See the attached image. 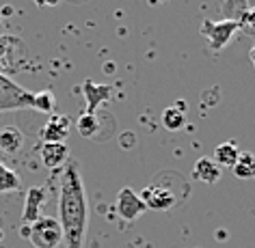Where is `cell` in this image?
Instances as JSON below:
<instances>
[{
  "mask_svg": "<svg viewBox=\"0 0 255 248\" xmlns=\"http://www.w3.org/2000/svg\"><path fill=\"white\" fill-rule=\"evenodd\" d=\"M59 225L67 248H82L89 225L87 192L80 170L76 164H67L61 175L59 188Z\"/></svg>",
  "mask_w": 255,
  "mask_h": 248,
  "instance_id": "1",
  "label": "cell"
},
{
  "mask_svg": "<svg viewBox=\"0 0 255 248\" xmlns=\"http://www.w3.org/2000/svg\"><path fill=\"white\" fill-rule=\"evenodd\" d=\"M22 235L28 238L35 248H56L63 242L61 225L52 216H41L33 225L22 227Z\"/></svg>",
  "mask_w": 255,
  "mask_h": 248,
  "instance_id": "2",
  "label": "cell"
},
{
  "mask_svg": "<svg viewBox=\"0 0 255 248\" xmlns=\"http://www.w3.org/2000/svg\"><path fill=\"white\" fill-rule=\"evenodd\" d=\"M138 196L145 203V207L156 209V212H167V209L175 207L180 203V194L173 188H169L167 183H160L158 179L151 181Z\"/></svg>",
  "mask_w": 255,
  "mask_h": 248,
  "instance_id": "3",
  "label": "cell"
},
{
  "mask_svg": "<svg viewBox=\"0 0 255 248\" xmlns=\"http://www.w3.org/2000/svg\"><path fill=\"white\" fill-rule=\"evenodd\" d=\"M15 108H33V93L0 74V112Z\"/></svg>",
  "mask_w": 255,
  "mask_h": 248,
  "instance_id": "4",
  "label": "cell"
},
{
  "mask_svg": "<svg viewBox=\"0 0 255 248\" xmlns=\"http://www.w3.org/2000/svg\"><path fill=\"white\" fill-rule=\"evenodd\" d=\"M240 30L238 20H221V22H212L206 20L201 26V35L210 41V48L214 52H221L229 41L234 39V35Z\"/></svg>",
  "mask_w": 255,
  "mask_h": 248,
  "instance_id": "5",
  "label": "cell"
},
{
  "mask_svg": "<svg viewBox=\"0 0 255 248\" xmlns=\"http://www.w3.org/2000/svg\"><path fill=\"white\" fill-rule=\"evenodd\" d=\"M145 203L141 201V196H138L132 188H124L117 196V214L121 216L124 220H136L138 216L145 212Z\"/></svg>",
  "mask_w": 255,
  "mask_h": 248,
  "instance_id": "6",
  "label": "cell"
},
{
  "mask_svg": "<svg viewBox=\"0 0 255 248\" xmlns=\"http://www.w3.org/2000/svg\"><path fill=\"white\" fill-rule=\"evenodd\" d=\"M72 130V121L65 114H52L50 121L41 130V141L43 143H65Z\"/></svg>",
  "mask_w": 255,
  "mask_h": 248,
  "instance_id": "7",
  "label": "cell"
},
{
  "mask_svg": "<svg viewBox=\"0 0 255 248\" xmlns=\"http://www.w3.org/2000/svg\"><path fill=\"white\" fill-rule=\"evenodd\" d=\"M46 188L33 186L26 192V203H24V212H22V220L24 225H33L37 218H41V209L46 205Z\"/></svg>",
  "mask_w": 255,
  "mask_h": 248,
  "instance_id": "8",
  "label": "cell"
},
{
  "mask_svg": "<svg viewBox=\"0 0 255 248\" xmlns=\"http://www.w3.org/2000/svg\"><path fill=\"white\" fill-rule=\"evenodd\" d=\"M82 88H85V99H87V110L85 112H89V114H95L98 106L108 101L111 95H113L111 84H95V82H91V80H87Z\"/></svg>",
  "mask_w": 255,
  "mask_h": 248,
  "instance_id": "9",
  "label": "cell"
},
{
  "mask_svg": "<svg viewBox=\"0 0 255 248\" xmlns=\"http://www.w3.org/2000/svg\"><path fill=\"white\" fill-rule=\"evenodd\" d=\"M39 156H41L43 166L54 170V168H59L61 164H65L69 149H67L65 143H43L41 149H39Z\"/></svg>",
  "mask_w": 255,
  "mask_h": 248,
  "instance_id": "10",
  "label": "cell"
},
{
  "mask_svg": "<svg viewBox=\"0 0 255 248\" xmlns=\"http://www.w3.org/2000/svg\"><path fill=\"white\" fill-rule=\"evenodd\" d=\"M22 145H24V134L20 128H15V125L0 128V154L15 156V154H20Z\"/></svg>",
  "mask_w": 255,
  "mask_h": 248,
  "instance_id": "11",
  "label": "cell"
},
{
  "mask_svg": "<svg viewBox=\"0 0 255 248\" xmlns=\"http://www.w3.org/2000/svg\"><path fill=\"white\" fill-rule=\"evenodd\" d=\"M193 177L197 181L212 186V183L221 179V166L214 160H210V158H199L193 166Z\"/></svg>",
  "mask_w": 255,
  "mask_h": 248,
  "instance_id": "12",
  "label": "cell"
},
{
  "mask_svg": "<svg viewBox=\"0 0 255 248\" xmlns=\"http://www.w3.org/2000/svg\"><path fill=\"white\" fill-rule=\"evenodd\" d=\"M238 156H240V149H238V145H236L234 141L221 143L219 147H216V151H214V162L219 164V166L232 168L236 164V160H238Z\"/></svg>",
  "mask_w": 255,
  "mask_h": 248,
  "instance_id": "13",
  "label": "cell"
},
{
  "mask_svg": "<svg viewBox=\"0 0 255 248\" xmlns=\"http://www.w3.org/2000/svg\"><path fill=\"white\" fill-rule=\"evenodd\" d=\"M232 168L238 179H255V156L249 154V151H240L238 160Z\"/></svg>",
  "mask_w": 255,
  "mask_h": 248,
  "instance_id": "14",
  "label": "cell"
},
{
  "mask_svg": "<svg viewBox=\"0 0 255 248\" xmlns=\"http://www.w3.org/2000/svg\"><path fill=\"white\" fill-rule=\"evenodd\" d=\"M20 186H22L20 175H17L13 168H9L2 158H0V194L15 192V190H20Z\"/></svg>",
  "mask_w": 255,
  "mask_h": 248,
  "instance_id": "15",
  "label": "cell"
},
{
  "mask_svg": "<svg viewBox=\"0 0 255 248\" xmlns=\"http://www.w3.org/2000/svg\"><path fill=\"white\" fill-rule=\"evenodd\" d=\"M162 125L171 132H177L184 128V123H186V114H184V110H180V106H169L162 110Z\"/></svg>",
  "mask_w": 255,
  "mask_h": 248,
  "instance_id": "16",
  "label": "cell"
},
{
  "mask_svg": "<svg viewBox=\"0 0 255 248\" xmlns=\"http://www.w3.org/2000/svg\"><path fill=\"white\" fill-rule=\"evenodd\" d=\"M76 128H78L80 136H85V138L98 136V130H100V119H98V114L82 112L80 117H78V121H76Z\"/></svg>",
  "mask_w": 255,
  "mask_h": 248,
  "instance_id": "17",
  "label": "cell"
},
{
  "mask_svg": "<svg viewBox=\"0 0 255 248\" xmlns=\"http://www.w3.org/2000/svg\"><path fill=\"white\" fill-rule=\"evenodd\" d=\"M33 108L39 112H48L52 114L56 108V99L52 91H41V93H33Z\"/></svg>",
  "mask_w": 255,
  "mask_h": 248,
  "instance_id": "18",
  "label": "cell"
},
{
  "mask_svg": "<svg viewBox=\"0 0 255 248\" xmlns=\"http://www.w3.org/2000/svg\"><path fill=\"white\" fill-rule=\"evenodd\" d=\"M238 26L240 30H249L251 35H255V9H249L238 17Z\"/></svg>",
  "mask_w": 255,
  "mask_h": 248,
  "instance_id": "19",
  "label": "cell"
},
{
  "mask_svg": "<svg viewBox=\"0 0 255 248\" xmlns=\"http://www.w3.org/2000/svg\"><path fill=\"white\" fill-rule=\"evenodd\" d=\"M39 4H46V7H54V4H59L61 0H37Z\"/></svg>",
  "mask_w": 255,
  "mask_h": 248,
  "instance_id": "20",
  "label": "cell"
},
{
  "mask_svg": "<svg viewBox=\"0 0 255 248\" xmlns=\"http://www.w3.org/2000/svg\"><path fill=\"white\" fill-rule=\"evenodd\" d=\"M249 59H251L253 67H255V43H253V48H251V54H249Z\"/></svg>",
  "mask_w": 255,
  "mask_h": 248,
  "instance_id": "21",
  "label": "cell"
},
{
  "mask_svg": "<svg viewBox=\"0 0 255 248\" xmlns=\"http://www.w3.org/2000/svg\"><path fill=\"white\" fill-rule=\"evenodd\" d=\"M0 238H2V229H0Z\"/></svg>",
  "mask_w": 255,
  "mask_h": 248,
  "instance_id": "22",
  "label": "cell"
}]
</instances>
